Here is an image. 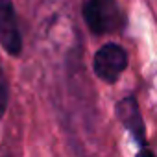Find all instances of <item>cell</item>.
Returning a JSON list of instances; mask_svg holds the SVG:
<instances>
[{
  "instance_id": "cell-1",
  "label": "cell",
  "mask_w": 157,
  "mask_h": 157,
  "mask_svg": "<svg viewBox=\"0 0 157 157\" xmlns=\"http://www.w3.org/2000/svg\"><path fill=\"white\" fill-rule=\"evenodd\" d=\"M82 13L89 32L94 35L117 33L126 28V13L118 0H85Z\"/></svg>"
},
{
  "instance_id": "cell-6",
  "label": "cell",
  "mask_w": 157,
  "mask_h": 157,
  "mask_svg": "<svg viewBox=\"0 0 157 157\" xmlns=\"http://www.w3.org/2000/svg\"><path fill=\"white\" fill-rule=\"evenodd\" d=\"M137 157H157V155L153 153V150H151V148H148V146H142V148H139V151H137Z\"/></svg>"
},
{
  "instance_id": "cell-3",
  "label": "cell",
  "mask_w": 157,
  "mask_h": 157,
  "mask_svg": "<svg viewBox=\"0 0 157 157\" xmlns=\"http://www.w3.org/2000/svg\"><path fill=\"white\" fill-rule=\"evenodd\" d=\"M0 44L11 57L22 54V33L13 0H0Z\"/></svg>"
},
{
  "instance_id": "cell-5",
  "label": "cell",
  "mask_w": 157,
  "mask_h": 157,
  "mask_svg": "<svg viewBox=\"0 0 157 157\" xmlns=\"http://www.w3.org/2000/svg\"><path fill=\"white\" fill-rule=\"evenodd\" d=\"M8 104H10V85L6 80L4 68L0 65V120L4 118V115L8 111Z\"/></svg>"
},
{
  "instance_id": "cell-4",
  "label": "cell",
  "mask_w": 157,
  "mask_h": 157,
  "mask_svg": "<svg viewBox=\"0 0 157 157\" xmlns=\"http://www.w3.org/2000/svg\"><path fill=\"white\" fill-rule=\"evenodd\" d=\"M115 117L131 133V137L139 148L148 146L146 144V124H144L139 102L133 94H129V96H126L115 104Z\"/></svg>"
},
{
  "instance_id": "cell-2",
  "label": "cell",
  "mask_w": 157,
  "mask_h": 157,
  "mask_svg": "<svg viewBox=\"0 0 157 157\" xmlns=\"http://www.w3.org/2000/svg\"><path fill=\"white\" fill-rule=\"evenodd\" d=\"M128 63L129 57L124 46H120L118 43H105L96 50L93 57V72L98 80L105 83H117L128 68Z\"/></svg>"
}]
</instances>
